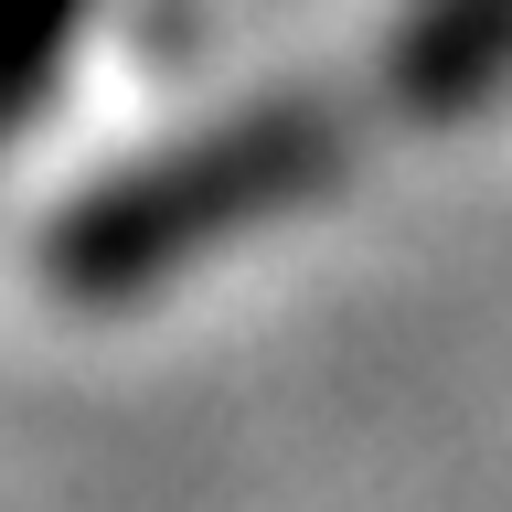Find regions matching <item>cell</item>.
I'll use <instances>...</instances> for the list:
<instances>
[{"label": "cell", "instance_id": "obj_1", "mask_svg": "<svg viewBox=\"0 0 512 512\" xmlns=\"http://www.w3.org/2000/svg\"><path fill=\"white\" fill-rule=\"evenodd\" d=\"M374 118L352 75H310V86H278L256 107H224L214 128H192L171 150L107 171L96 192H75L43 246H32V278L54 288L64 310H118L139 288L182 278L203 246L246 235V224H278L288 203L331 192L363 160Z\"/></svg>", "mask_w": 512, "mask_h": 512}, {"label": "cell", "instance_id": "obj_2", "mask_svg": "<svg viewBox=\"0 0 512 512\" xmlns=\"http://www.w3.org/2000/svg\"><path fill=\"white\" fill-rule=\"evenodd\" d=\"M512 75V0H416L352 75L374 128H438Z\"/></svg>", "mask_w": 512, "mask_h": 512}, {"label": "cell", "instance_id": "obj_3", "mask_svg": "<svg viewBox=\"0 0 512 512\" xmlns=\"http://www.w3.org/2000/svg\"><path fill=\"white\" fill-rule=\"evenodd\" d=\"M86 32V0H0V150L43 118V96L64 86V54Z\"/></svg>", "mask_w": 512, "mask_h": 512}]
</instances>
